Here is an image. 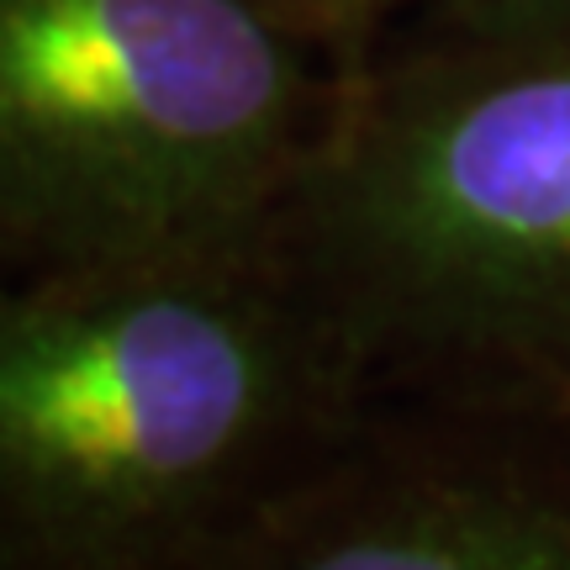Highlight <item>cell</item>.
Segmentation results:
<instances>
[{
  "label": "cell",
  "mask_w": 570,
  "mask_h": 570,
  "mask_svg": "<svg viewBox=\"0 0 570 570\" xmlns=\"http://www.w3.org/2000/svg\"><path fill=\"white\" fill-rule=\"evenodd\" d=\"M428 21L465 27V32H518V27H554L570 21V0H417Z\"/></svg>",
  "instance_id": "5b68a950"
},
{
  "label": "cell",
  "mask_w": 570,
  "mask_h": 570,
  "mask_svg": "<svg viewBox=\"0 0 570 570\" xmlns=\"http://www.w3.org/2000/svg\"><path fill=\"white\" fill-rule=\"evenodd\" d=\"M275 244L365 402L570 444V21L375 42Z\"/></svg>",
  "instance_id": "6da1fadb"
},
{
  "label": "cell",
  "mask_w": 570,
  "mask_h": 570,
  "mask_svg": "<svg viewBox=\"0 0 570 570\" xmlns=\"http://www.w3.org/2000/svg\"><path fill=\"white\" fill-rule=\"evenodd\" d=\"M296 6L344 48L348 59L360 63L381 42V21H386V11L396 0H296Z\"/></svg>",
  "instance_id": "8992f818"
},
{
  "label": "cell",
  "mask_w": 570,
  "mask_h": 570,
  "mask_svg": "<svg viewBox=\"0 0 570 570\" xmlns=\"http://www.w3.org/2000/svg\"><path fill=\"white\" fill-rule=\"evenodd\" d=\"M354 75L296 0H0V248L269 244Z\"/></svg>",
  "instance_id": "3957f363"
},
{
  "label": "cell",
  "mask_w": 570,
  "mask_h": 570,
  "mask_svg": "<svg viewBox=\"0 0 570 570\" xmlns=\"http://www.w3.org/2000/svg\"><path fill=\"white\" fill-rule=\"evenodd\" d=\"M460 428L454 444L323 454L227 539V570H570V444Z\"/></svg>",
  "instance_id": "277c9868"
},
{
  "label": "cell",
  "mask_w": 570,
  "mask_h": 570,
  "mask_svg": "<svg viewBox=\"0 0 570 570\" xmlns=\"http://www.w3.org/2000/svg\"><path fill=\"white\" fill-rule=\"evenodd\" d=\"M360 402L275 238L0 281V570L212 554Z\"/></svg>",
  "instance_id": "7a4b0ae2"
}]
</instances>
